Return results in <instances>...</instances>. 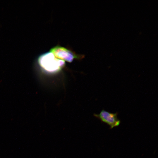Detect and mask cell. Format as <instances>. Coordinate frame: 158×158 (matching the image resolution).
Returning a JSON list of instances; mask_svg holds the SVG:
<instances>
[{"label": "cell", "mask_w": 158, "mask_h": 158, "mask_svg": "<svg viewBox=\"0 0 158 158\" xmlns=\"http://www.w3.org/2000/svg\"><path fill=\"white\" fill-rule=\"evenodd\" d=\"M51 52L57 58L68 62H71L74 59H80L83 56L79 55L65 47L57 45L50 49Z\"/></svg>", "instance_id": "cell-2"}, {"label": "cell", "mask_w": 158, "mask_h": 158, "mask_svg": "<svg viewBox=\"0 0 158 158\" xmlns=\"http://www.w3.org/2000/svg\"><path fill=\"white\" fill-rule=\"evenodd\" d=\"M37 62L43 71L49 73L59 72L65 65L64 61L57 59L50 51L40 55L37 58Z\"/></svg>", "instance_id": "cell-1"}, {"label": "cell", "mask_w": 158, "mask_h": 158, "mask_svg": "<svg viewBox=\"0 0 158 158\" xmlns=\"http://www.w3.org/2000/svg\"><path fill=\"white\" fill-rule=\"evenodd\" d=\"M118 114L117 112L112 113L103 109L99 114H94L93 115L102 122L108 125L109 128L111 129L118 126L121 123V121L118 117Z\"/></svg>", "instance_id": "cell-3"}]
</instances>
